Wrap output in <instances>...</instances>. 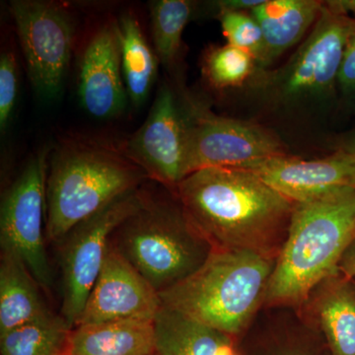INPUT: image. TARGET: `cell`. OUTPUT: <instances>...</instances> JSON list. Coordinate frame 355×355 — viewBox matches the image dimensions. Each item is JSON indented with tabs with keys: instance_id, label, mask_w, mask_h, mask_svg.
<instances>
[{
	"instance_id": "6da1fadb",
	"label": "cell",
	"mask_w": 355,
	"mask_h": 355,
	"mask_svg": "<svg viewBox=\"0 0 355 355\" xmlns=\"http://www.w3.org/2000/svg\"><path fill=\"white\" fill-rule=\"evenodd\" d=\"M176 196L214 250L251 252L277 260L295 202L242 168H207L188 175Z\"/></svg>"
},
{
	"instance_id": "7a4b0ae2",
	"label": "cell",
	"mask_w": 355,
	"mask_h": 355,
	"mask_svg": "<svg viewBox=\"0 0 355 355\" xmlns=\"http://www.w3.org/2000/svg\"><path fill=\"white\" fill-rule=\"evenodd\" d=\"M149 180L123 146L72 137L53 151L46 176V236L58 244L77 224Z\"/></svg>"
},
{
	"instance_id": "3957f363",
	"label": "cell",
	"mask_w": 355,
	"mask_h": 355,
	"mask_svg": "<svg viewBox=\"0 0 355 355\" xmlns=\"http://www.w3.org/2000/svg\"><path fill=\"white\" fill-rule=\"evenodd\" d=\"M354 240L355 188L296 203L263 307L300 308L319 282L340 272L343 254Z\"/></svg>"
},
{
	"instance_id": "277c9868",
	"label": "cell",
	"mask_w": 355,
	"mask_h": 355,
	"mask_svg": "<svg viewBox=\"0 0 355 355\" xmlns=\"http://www.w3.org/2000/svg\"><path fill=\"white\" fill-rule=\"evenodd\" d=\"M139 209L121 222L110 241L158 293L193 275L214 247L171 191L140 188Z\"/></svg>"
},
{
	"instance_id": "5b68a950",
	"label": "cell",
	"mask_w": 355,
	"mask_h": 355,
	"mask_svg": "<svg viewBox=\"0 0 355 355\" xmlns=\"http://www.w3.org/2000/svg\"><path fill=\"white\" fill-rule=\"evenodd\" d=\"M275 261L251 252L214 249L197 272L159 293L161 304L240 338L263 309Z\"/></svg>"
},
{
	"instance_id": "8992f818",
	"label": "cell",
	"mask_w": 355,
	"mask_h": 355,
	"mask_svg": "<svg viewBox=\"0 0 355 355\" xmlns=\"http://www.w3.org/2000/svg\"><path fill=\"white\" fill-rule=\"evenodd\" d=\"M355 19L323 1L321 12L304 43L282 69L261 76L257 83L272 99L297 102L327 97L338 86L345 46Z\"/></svg>"
},
{
	"instance_id": "52a82bcc",
	"label": "cell",
	"mask_w": 355,
	"mask_h": 355,
	"mask_svg": "<svg viewBox=\"0 0 355 355\" xmlns=\"http://www.w3.org/2000/svg\"><path fill=\"white\" fill-rule=\"evenodd\" d=\"M184 107L186 177L207 168H247L287 155L279 135L263 125L218 116L197 103Z\"/></svg>"
},
{
	"instance_id": "ba28073f",
	"label": "cell",
	"mask_w": 355,
	"mask_h": 355,
	"mask_svg": "<svg viewBox=\"0 0 355 355\" xmlns=\"http://www.w3.org/2000/svg\"><path fill=\"white\" fill-rule=\"evenodd\" d=\"M139 190L123 196L106 209L77 224L58 243L62 275L60 315L73 329L101 272L110 238L121 222L139 209Z\"/></svg>"
},
{
	"instance_id": "9c48e42d",
	"label": "cell",
	"mask_w": 355,
	"mask_h": 355,
	"mask_svg": "<svg viewBox=\"0 0 355 355\" xmlns=\"http://www.w3.org/2000/svg\"><path fill=\"white\" fill-rule=\"evenodd\" d=\"M10 10L33 87L44 99L58 97L71 57V14L62 4L42 0H13Z\"/></svg>"
},
{
	"instance_id": "30bf717a",
	"label": "cell",
	"mask_w": 355,
	"mask_h": 355,
	"mask_svg": "<svg viewBox=\"0 0 355 355\" xmlns=\"http://www.w3.org/2000/svg\"><path fill=\"white\" fill-rule=\"evenodd\" d=\"M48 156V149H43L30 159L19 177L7 190L0 209L1 252L19 257L46 291L53 284L44 246Z\"/></svg>"
},
{
	"instance_id": "8fae6325",
	"label": "cell",
	"mask_w": 355,
	"mask_h": 355,
	"mask_svg": "<svg viewBox=\"0 0 355 355\" xmlns=\"http://www.w3.org/2000/svg\"><path fill=\"white\" fill-rule=\"evenodd\" d=\"M123 149L149 180L172 193L186 178L184 114L167 84L159 88L146 121Z\"/></svg>"
},
{
	"instance_id": "7c38bea8",
	"label": "cell",
	"mask_w": 355,
	"mask_h": 355,
	"mask_svg": "<svg viewBox=\"0 0 355 355\" xmlns=\"http://www.w3.org/2000/svg\"><path fill=\"white\" fill-rule=\"evenodd\" d=\"M161 306L158 292L110 241L101 272L76 326L128 319L154 320Z\"/></svg>"
},
{
	"instance_id": "4fadbf2b",
	"label": "cell",
	"mask_w": 355,
	"mask_h": 355,
	"mask_svg": "<svg viewBox=\"0 0 355 355\" xmlns=\"http://www.w3.org/2000/svg\"><path fill=\"white\" fill-rule=\"evenodd\" d=\"M250 170L266 184L295 203L310 202L343 188H355V156L340 148L320 159L288 154L261 161Z\"/></svg>"
},
{
	"instance_id": "5bb4252c",
	"label": "cell",
	"mask_w": 355,
	"mask_h": 355,
	"mask_svg": "<svg viewBox=\"0 0 355 355\" xmlns=\"http://www.w3.org/2000/svg\"><path fill=\"white\" fill-rule=\"evenodd\" d=\"M78 95L91 116L113 118L127 103L118 20H109L89 40L81 58Z\"/></svg>"
},
{
	"instance_id": "9a60e30c",
	"label": "cell",
	"mask_w": 355,
	"mask_h": 355,
	"mask_svg": "<svg viewBox=\"0 0 355 355\" xmlns=\"http://www.w3.org/2000/svg\"><path fill=\"white\" fill-rule=\"evenodd\" d=\"M240 355H331L298 308L263 307L239 338Z\"/></svg>"
},
{
	"instance_id": "2e32d148",
	"label": "cell",
	"mask_w": 355,
	"mask_h": 355,
	"mask_svg": "<svg viewBox=\"0 0 355 355\" xmlns=\"http://www.w3.org/2000/svg\"><path fill=\"white\" fill-rule=\"evenodd\" d=\"M301 314L323 336L331 355H355V282L342 272L322 280Z\"/></svg>"
},
{
	"instance_id": "e0dca14e",
	"label": "cell",
	"mask_w": 355,
	"mask_h": 355,
	"mask_svg": "<svg viewBox=\"0 0 355 355\" xmlns=\"http://www.w3.org/2000/svg\"><path fill=\"white\" fill-rule=\"evenodd\" d=\"M158 355H240L236 338L161 306L154 318Z\"/></svg>"
},
{
	"instance_id": "ac0fdd59",
	"label": "cell",
	"mask_w": 355,
	"mask_h": 355,
	"mask_svg": "<svg viewBox=\"0 0 355 355\" xmlns=\"http://www.w3.org/2000/svg\"><path fill=\"white\" fill-rule=\"evenodd\" d=\"M155 352L154 320L128 319L79 324L70 331L69 355H151Z\"/></svg>"
},
{
	"instance_id": "d6986e66",
	"label": "cell",
	"mask_w": 355,
	"mask_h": 355,
	"mask_svg": "<svg viewBox=\"0 0 355 355\" xmlns=\"http://www.w3.org/2000/svg\"><path fill=\"white\" fill-rule=\"evenodd\" d=\"M322 7L323 1L317 0H263L254 7L251 14L260 25L265 41V53L259 71L303 38L317 21Z\"/></svg>"
},
{
	"instance_id": "ffe728a7",
	"label": "cell",
	"mask_w": 355,
	"mask_h": 355,
	"mask_svg": "<svg viewBox=\"0 0 355 355\" xmlns=\"http://www.w3.org/2000/svg\"><path fill=\"white\" fill-rule=\"evenodd\" d=\"M41 286L19 257L1 252L0 335L51 312Z\"/></svg>"
},
{
	"instance_id": "44dd1931",
	"label": "cell",
	"mask_w": 355,
	"mask_h": 355,
	"mask_svg": "<svg viewBox=\"0 0 355 355\" xmlns=\"http://www.w3.org/2000/svg\"><path fill=\"white\" fill-rule=\"evenodd\" d=\"M121 41V67L125 89L133 106L144 104L156 76L158 58L147 43L139 21L125 12L118 20Z\"/></svg>"
},
{
	"instance_id": "7402d4cb",
	"label": "cell",
	"mask_w": 355,
	"mask_h": 355,
	"mask_svg": "<svg viewBox=\"0 0 355 355\" xmlns=\"http://www.w3.org/2000/svg\"><path fill=\"white\" fill-rule=\"evenodd\" d=\"M71 330L62 315L51 311L0 335V355H64Z\"/></svg>"
},
{
	"instance_id": "603a6c76",
	"label": "cell",
	"mask_w": 355,
	"mask_h": 355,
	"mask_svg": "<svg viewBox=\"0 0 355 355\" xmlns=\"http://www.w3.org/2000/svg\"><path fill=\"white\" fill-rule=\"evenodd\" d=\"M149 7L156 55L166 69H171L179 58L182 37L195 3L188 0H158L150 2Z\"/></svg>"
},
{
	"instance_id": "cb8c5ba5",
	"label": "cell",
	"mask_w": 355,
	"mask_h": 355,
	"mask_svg": "<svg viewBox=\"0 0 355 355\" xmlns=\"http://www.w3.org/2000/svg\"><path fill=\"white\" fill-rule=\"evenodd\" d=\"M257 70L258 65L251 55L228 44L212 46L203 57V76L217 90L241 87Z\"/></svg>"
},
{
	"instance_id": "d4e9b609",
	"label": "cell",
	"mask_w": 355,
	"mask_h": 355,
	"mask_svg": "<svg viewBox=\"0 0 355 355\" xmlns=\"http://www.w3.org/2000/svg\"><path fill=\"white\" fill-rule=\"evenodd\" d=\"M218 19L228 44L251 55L259 67L265 53V41L260 25L251 12L219 11Z\"/></svg>"
},
{
	"instance_id": "484cf974",
	"label": "cell",
	"mask_w": 355,
	"mask_h": 355,
	"mask_svg": "<svg viewBox=\"0 0 355 355\" xmlns=\"http://www.w3.org/2000/svg\"><path fill=\"white\" fill-rule=\"evenodd\" d=\"M18 92L17 60L13 51H2L0 57V130L6 132Z\"/></svg>"
},
{
	"instance_id": "4316f807",
	"label": "cell",
	"mask_w": 355,
	"mask_h": 355,
	"mask_svg": "<svg viewBox=\"0 0 355 355\" xmlns=\"http://www.w3.org/2000/svg\"><path fill=\"white\" fill-rule=\"evenodd\" d=\"M338 87L347 98L355 94V22L345 46Z\"/></svg>"
},
{
	"instance_id": "83f0119b",
	"label": "cell",
	"mask_w": 355,
	"mask_h": 355,
	"mask_svg": "<svg viewBox=\"0 0 355 355\" xmlns=\"http://www.w3.org/2000/svg\"><path fill=\"white\" fill-rule=\"evenodd\" d=\"M263 0H224L217 2L219 11H242L251 12L254 7L263 3Z\"/></svg>"
},
{
	"instance_id": "f1b7e54d",
	"label": "cell",
	"mask_w": 355,
	"mask_h": 355,
	"mask_svg": "<svg viewBox=\"0 0 355 355\" xmlns=\"http://www.w3.org/2000/svg\"><path fill=\"white\" fill-rule=\"evenodd\" d=\"M338 270L349 279H355V240L343 254Z\"/></svg>"
},
{
	"instance_id": "f546056e",
	"label": "cell",
	"mask_w": 355,
	"mask_h": 355,
	"mask_svg": "<svg viewBox=\"0 0 355 355\" xmlns=\"http://www.w3.org/2000/svg\"><path fill=\"white\" fill-rule=\"evenodd\" d=\"M331 2L340 12L355 19V0H336Z\"/></svg>"
},
{
	"instance_id": "4dcf8cb0",
	"label": "cell",
	"mask_w": 355,
	"mask_h": 355,
	"mask_svg": "<svg viewBox=\"0 0 355 355\" xmlns=\"http://www.w3.org/2000/svg\"><path fill=\"white\" fill-rule=\"evenodd\" d=\"M345 150L349 151V153L354 154L355 156V132L345 142V146L340 147Z\"/></svg>"
},
{
	"instance_id": "1f68e13d",
	"label": "cell",
	"mask_w": 355,
	"mask_h": 355,
	"mask_svg": "<svg viewBox=\"0 0 355 355\" xmlns=\"http://www.w3.org/2000/svg\"><path fill=\"white\" fill-rule=\"evenodd\" d=\"M347 99L349 100L350 107H352V109L355 112V94L352 95V97L347 98Z\"/></svg>"
},
{
	"instance_id": "d6a6232c",
	"label": "cell",
	"mask_w": 355,
	"mask_h": 355,
	"mask_svg": "<svg viewBox=\"0 0 355 355\" xmlns=\"http://www.w3.org/2000/svg\"><path fill=\"white\" fill-rule=\"evenodd\" d=\"M151 355H158V354H156V352H154V354H151Z\"/></svg>"
},
{
	"instance_id": "836d02e7",
	"label": "cell",
	"mask_w": 355,
	"mask_h": 355,
	"mask_svg": "<svg viewBox=\"0 0 355 355\" xmlns=\"http://www.w3.org/2000/svg\"><path fill=\"white\" fill-rule=\"evenodd\" d=\"M64 355H69V354H64Z\"/></svg>"
}]
</instances>
